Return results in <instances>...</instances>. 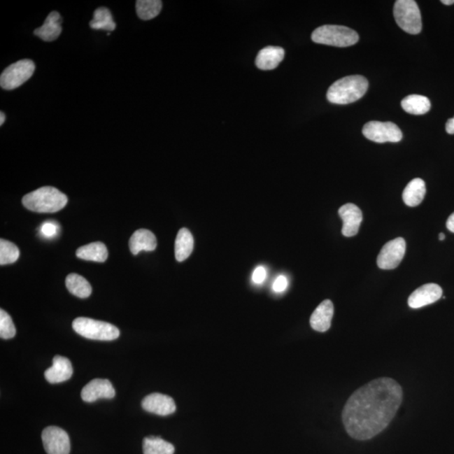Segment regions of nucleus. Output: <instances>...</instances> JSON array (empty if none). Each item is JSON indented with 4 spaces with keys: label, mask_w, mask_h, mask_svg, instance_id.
<instances>
[{
    "label": "nucleus",
    "mask_w": 454,
    "mask_h": 454,
    "mask_svg": "<svg viewBox=\"0 0 454 454\" xmlns=\"http://www.w3.org/2000/svg\"><path fill=\"white\" fill-rule=\"evenodd\" d=\"M403 401L402 386L392 378H380L357 390L345 404L341 418L353 439H373L389 426Z\"/></svg>",
    "instance_id": "f257e3e1"
},
{
    "label": "nucleus",
    "mask_w": 454,
    "mask_h": 454,
    "mask_svg": "<svg viewBox=\"0 0 454 454\" xmlns=\"http://www.w3.org/2000/svg\"><path fill=\"white\" fill-rule=\"evenodd\" d=\"M369 82L360 75L344 77L329 87L327 97L335 105H348L356 102L367 92Z\"/></svg>",
    "instance_id": "f03ea898"
},
{
    "label": "nucleus",
    "mask_w": 454,
    "mask_h": 454,
    "mask_svg": "<svg viewBox=\"0 0 454 454\" xmlns=\"http://www.w3.org/2000/svg\"><path fill=\"white\" fill-rule=\"evenodd\" d=\"M22 203L27 209L37 213H55L64 209L68 197L54 187L45 186L24 195Z\"/></svg>",
    "instance_id": "7ed1b4c3"
},
{
    "label": "nucleus",
    "mask_w": 454,
    "mask_h": 454,
    "mask_svg": "<svg viewBox=\"0 0 454 454\" xmlns=\"http://www.w3.org/2000/svg\"><path fill=\"white\" fill-rule=\"evenodd\" d=\"M311 39L315 43L347 48L355 45L360 36L355 31L347 27L325 24L312 33Z\"/></svg>",
    "instance_id": "20e7f679"
},
{
    "label": "nucleus",
    "mask_w": 454,
    "mask_h": 454,
    "mask_svg": "<svg viewBox=\"0 0 454 454\" xmlns=\"http://www.w3.org/2000/svg\"><path fill=\"white\" fill-rule=\"evenodd\" d=\"M78 334L87 339L112 341L120 336L119 329L111 323L86 318H78L73 322Z\"/></svg>",
    "instance_id": "39448f33"
},
{
    "label": "nucleus",
    "mask_w": 454,
    "mask_h": 454,
    "mask_svg": "<svg viewBox=\"0 0 454 454\" xmlns=\"http://www.w3.org/2000/svg\"><path fill=\"white\" fill-rule=\"evenodd\" d=\"M395 22L404 31L411 35L422 31V15L418 3L414 0H398L394 6Z\"/></svg>",
    "instance_id": "423d86ee"
},
{
    "label": "nucleus",
    "mask_w": 454,
    "mask_h": 454,
    "mask_svg": "<svg viewBox=\"0 0 454 454\" xmlns=\"http://www.w3.org/2000/svg\"><path fill=\"white\" fill-rule=\"evenodd\" d=\"M35 69V64L30 59L16 62L3 70L0 77V85L6 90L17 89L31 78Z\"/></svg>",
    "instance_id": "0eeeda50"
},
{
    "label": "nucleus",
    "mask_w": 454,
    "mask_h": 454,
    "mask_svg": "<svg viewBox=\"0 0 454 454\" xmlns=\"http://www.w3.org/2000/svg\"><path fill=\"white\" fill-rule=\"evenodd\" d=\"M366 139L377 143H399L402 140V132L397 125L392 122H370L362 128Z\"/></svg>",
    "instance_id": "6e6552de"
},
{
    "label": "nucleus",
    "mask_w": 454,
    "mask_h": 454,
    "mask_svg": "<svg viewBox=\"0 0 454 454\" xmlns=\"http://www.w3.org/2000/svg\"><path fill=\"white\" fill-rule=\"evenodd\" d=\"M406 249V241L402 237L391 240L382 248L377 258V264L381 269H394L401 264Z\"/></svg>",
    "instance_id": "1a4fd4ad"
},
{
    "label": "nucleus",
    "mask_w": 454,
    "mask_h": 454,
    "mask_svg": "<svg viewBox=\"0 0 454 454\" xmlns=\"http://www.w3.org/2000/svg\"><path fill=\"white\" fill-rule=\"evenodd\" d=\"M41 439L48 454H69V437L68 433L62 428L57 427L45 428Z\"/></svg>",
    "instance_id": "9d476101"
},
{
    "label": "nucleus",
    "mask_w": 454,
    "mask_h": 454,
    "mask_svg": "<svg viewBox=\"0 0 454 454\" xmlns=\"http://www.w3.org/2000/svg\"><path fill=\"white\" fill-rule=\"evenodd\" d=\"M115 390L111 382L104 378H95L83 387L81 397L83 402L92 403L99 399H112Z\"/></svg>",
    "instance_id": "9b49d317"
},
{
    "label": "nucleus",
    "mask_w": 454,
    "mask_h": 454,
    "mask_svg": "<svg viewBox=\"0 0 454 454\" xmlns=\"http://www.w3.org/2000/svg\"><path fill=\"white\" fill-rule=\"evenodd\" d=\"M443 297V290L437 284H427L416 289L408 299V305L412 309H419L435 303Z\"/></svg>",
    "instance_id": "f8f14e48"
},
{
    "label": "nucleus",
    "mask_w": 454,
    "mask_h": 454,
    "mask_svg": "<svg viewBox=\"0 0 454 454\" xmlns=\"http://www.w3.org/2000/svg\"><path fill=\"white\" fill-rule=\"evenodd\" d=\"M141 406L146 411L164 416L173 414L176 411L173 399L159 393L148 395L141 402Z\"/></svg>",
    "instance_id": "ddd939ff"
},
{
    "label": "nucleus",
    "mask_w": 454,
    "mask_h": 454,
    "mask_svg": "<svg viewBox=\"0 0 454 454\" xmlns=\"http://www.w3.org/2000/svg\"><path fill=\"white\" fill-rule=\"evenodd\" d=\"M339 214L343 222L341 229L343 235L347 237L356 236L362 222V213L360 208L351 203L346 204L340 208Z\"/></svg>",
    "instance_id": "4468645a"
},
{
    "label": "nucleus",
    "mask_w": 454,
    "mask_h": 454,
    "mask_svg": "<svg viewBox=\"0 0 454 454\" xmlns=\"http://www.w3.org/2000/svg\"><path fill=\"white\" fill-rule=\"evenodd\" d=\"M73 373V366L69 358L57 355L53 358L52 367L45 370L44 376L51 384H57L69 381Z\"/></svg>",
    "instance_id": "2eb2a0df"
},
{
    "label": "nucleus",
    "mask_w": 454,
    "mask_h": 454,
    "mask_svg": "<svg viewBox=\"0 0 454 454\" xmlns=\"http://www.w3.org/2000/svg\"><path fill=\"white\" fill-rule=\"evenodd\" d=\"M333 314H334V306L330 299H326L320 303L311 316L310 323L312 329L320 332L329 330Z\"/></svg>",
    "instance_id": "dca6fc26"
},
{
    "label": "nucleus",
    "mask_w": 454,
    "mask_h": 454,
    "mask_svg": "<svg viewBox=\"0 0 454 454\" xmlns=\"http://www.w3.org/2000/svg\"><path fill=\"white\" fill-rule=\"evenodd\" d=\"M61 15L57 11H52L45 19L44 24L36 29L34 34L45 41H53L59 37L62 33Z\"/></svg>",
    "instance_id": "f3484780"
},
{
    "label": "nucleus",
    "mask_w": 454,
    "mask_h": 454,
    "mask_svg": "<svg viewBox=\"0 0 454 454\" xmlns=\"http://www.w3.org/2000/svg\"><path fill=\"white\" fill-rule=\"evenodd\" d=\"M285 50L280 47H267L258 52L256 65L261 70L276 69L285 57Z\"/></svg>",
    "instance_id": "a211bd4d"
},
{
    "label": "nucleus",
    "mask_w": 454,
    "mask_h": 454,
    "mask_svg": "<svg viewBox=\"0 0 454 454\" xmlns=\"http://www.w3.org/2000/svg\"><path fill=\"white\" fill-rule=\"evenodd\" d=\"M157 239L151 231L140 229L133 233L131 237L130 250L133 255H137L141 251L152 252L157 248Z\"/></svg>",
    "instance_id": "6ab92c4d"
},
{
    "label": "nucleus",
    "mask_w": 454,
    "mask_h": 454,
    "mask_svg": "<svg viewBox=\"0 0 454 454\" xmlns=\"http://www.w3.org/2000/svg\"><path fill=\"white\" fill-rule=\"evenodd\" d=\"M426 191V184L422 178L412 179L403 191V201L408 206H418L423 202Z\"/></svg>",
    "instance_id": "aec40b11"
},
{
    "label": "nucleus",
    "mask_w": 454,
    "mask_h": 454,
    "mask_svg": "<svg viewBox=\"0 0 454 454\" xmlns=\"http://www.w3.org/2000/svg\"><path fill=\"white\" fill-rule=\"evenodd\" d=\"M194 249V237L187 228L179 230L175 241V257L178 262L187 260Z\"/></svg>",
    "instance_id": "412c9836"
},
{
    "label": "nucleus",
    "mask_w": 454,
    "mask_h": 454,
    "mask_svg": "<svg viewBox=\"0 0 454 454\" xmlns=\"http://www.w3.org/2000/svg\"><path fill=\"white\" fill-rule=\"evenodd\" d=\"M76 255L83 260L104 262L108 258L106 246L101 241L82 246L77 250Z\"/></svg>",
    "instance_id": "4be33fe9"
},
{
    "label": "nucleus",
    "mask_w": 454,
    "mask_h": 454,
    "mask_svg": "<svg viewBox=\"0 0 454 454\" xmlns=\"http://www.w3.org/2000/svg\"><path fill=\"white\" fill-rule=\"evenodd\" d=\"M402 107L407 113L420 115L427 113L431 109V102L426 97L411 94L402 101Z\"/></svg>",
    "instance_id": "5701e85b"
},
{
    "label": "nucleus",
    "mask_w": 454,
    "mask_h": 454,
    "mask_svg": "<svg viewBox=\"0 0 454 454\" xmlns=\"http://www.w3.org/2000/svg\"><path fill=\"white\" fill-rule=\"evenodd\" d=\"M66 286L71 294L78 298H87L92 293V287L90 283L78 274H70L66 277Z\"/></svg>",
    "instance_id": "b1692460"
},
{
    "label": "nucleus",
    "mask_w": 454,
    "mask_h": 454,
    "mask_svg": "<svg viewBox=\"0 0 454 454\" xmlns=\"http://www.w3.org/2000/svg\"><path fill=\"white\" fill-rule=\"evenodd\" d=\"M174 447L161 437H148L143 440L144 454H173Z\"/></svg>",
    "instance_id": "393cba45"
},
{
    "label": "nucleus",
    "mask_w": 454,
    "mask_h": 454,
    "mask_svg": "<svg viewBox=\"0 0 454 454\" xmlns=\"http://www.w3.org/2000/svg\"><path fill=\"white\" fill-rule=\"evenodd\" d=\"M94 30L113 31L116 24L112 18L111 11L107 8H99L94 13V19L90 23Z\"/></svg>",
    "instance_id": "a878e982"
},
{
    "label": "nucleus",
    "mask_w": 454,
    "mask_h": 454,
    "mask_svg": "<svg viewBox=\"0 0 454 454\" xmlns=\"http://www.w3.org/2000/svg\"><path fill=\"white\" fill-rule=\"evenodd\" d=\"M162 7L160 0H139L136 1V13L143 20H149L159 15Z\"/></svg>",
    "instance_id": "bb28decb"
},
{
    "label": "nucleus",
    "mask_w": 454,
    "mask_h": 454,
    "mask_svg": "<svg viewBox=\"0 0 454 454\" xmlns=\"http://www.w3.org/2000/svg\"><path fill=\"white\" fill-rule=\"evenodd\" d=\"M19 257L20 251L17 246L5 239L0 240V264H13L18 260Z\"/></svg>",
    "instance_id": "cd10ccee"
},
{
    "label": "nucleus",
    "mask_w": 454,
    "mask_h": 454,
    "mask_svg": "<svg viewBox=\"0 0 454 454\" xmlns=\"http://www.w3.org/2000/svg\"><path fill=\"white\" fill-rule=\"evenodd\" d=\"M16 329L10 315L3 309L0 310V336L3 339H13Z\"/></svg>",
    "instance_id": "c85d7f7f"
},
{
    "label": "nucleus",
    "mask_w": 454,
    "mask_h": 454,
    "mask_svg": "<svg viewBox=\"0 0 454 454\" xmlns=\"http://www.w3.org/2000/svg\"><path fill=\"white\" fill-rule=\"evenodd\" d=\"M58 232V226L54 222H45L41 227V233L45 237L52 239L55 236Z\"/></svg>",
    "instance_id": "c756f323"
},
{
    "label": "nucleus",
    "mask_w": 454,
    "mask_h": 454,
    "mask_svg": "<svg viewBox=\"0 0 454 454\" xmlns=\"http://www.w3.org/2000/svg\"><path fill=\"white\" fill-rule=\"evenodd\" d=\"M289 283L287 278L284 276L277 277L276 281L273 284V290L276 293H283L286 290L288 287Z\"/></svg>",
    "instance_id": "7c9ffc66"
},
{
    "label": "nucleus",
    "mask_w": 454,
    "mask_h": 454,
    "mask_svg": "<svg viewBox=\"0 0 454 454\" xmlns=\"http://www.w3.org/2000/svg\"><path fill=\"white\" fill-rule=\"evenodd\" d=\"M267 277V271L265 268L262 266L257 267V268L253 271V281L257 285L262 284V282H264Z\"/></svg>",
    "instance_id": "2f4dec72"
},
{
    "label": "nucleus",
    "mask_w": 454,
    "mask_h": 454,
    "mask_svg": "<svg viewBox=\"0 0 454 454\" xmlns=\"http://www.w3.org/2000/svg\"><path fill=\"white\" fill-rule=\"evenodd\" d=\"M446 132L448 133V134H454V118L449 119L446 123Z\"/></svg>",
    "instance_id": "473e14b6"
},
{
    "label": "nucleus",
    "mask_w": 454,
    "mask_h": 454,
    "mask_svg": "<svg viewBox=\"0 0 454 454\" xmlns=\"http://www.w3.org/2000/svg\"><path fill=\"white\" fill-rule=\"evenodd\" d=\"M446 225H447L448 231L454 233V212L451 215L449 216Z\"/></svg>",
    "instance_id": "72a5a7b5"
},
{
    "label": "nucleus",
    "mask_w": 454,
    "mask_h": 454,
    "mask_svg": "<svg viewBox=\"0 0 454 454\" xmlns=\"http://www.w3.org/2000/svg\"><path fill=\"white\" fill-rule=\"evenodd\" d=\"M5 122H6V115L5 114L3 113V112H1V113H0V126H2V125Z\"/></svg>",
    "instance_id": "f704fd0d"
},
{
    "label": "nucleus",
    "mask_w": 454,
    "mask_h": 454,
    "mask_svg": "<svg viewBox=\"0 0 454 454\" xmlns=\"http://www.w3.org/2000/svg\"><path fill=\"white\" fill-rule=\"evenodd\" d=\"M441 3H443L444 5H446V6H451V5H453L454 0H443V1H441Z\"/></svg>",
    "instance_id": "c9c22d12"
},
{
    "label": "nucleus",
    "mask_w": 454,
    "mask_h": 454,
    "mask_svg": "<svg viewBox=\"0 0 454 454\" xmlns=\"http://www.w3.org/2000/svg\"><path fill=\"white\" fill-rule=\"evenodd\" d=\"M444 239H445L444 233H440V234H439V240L440 241H444Z\"/></svg>",
    "instance_id": "e433bc0d"
}]
</instances>
